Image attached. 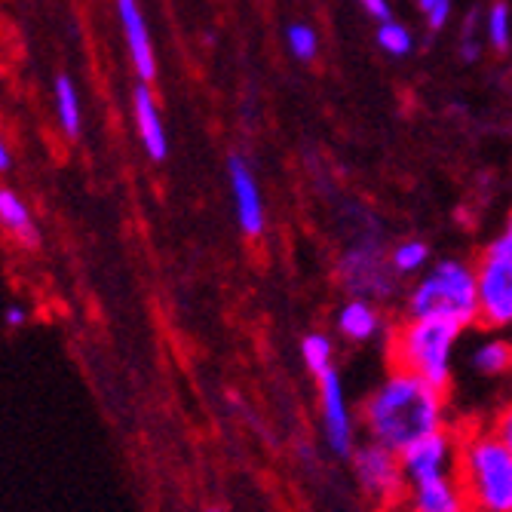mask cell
Segmentation results:
<instances>
[{
	"instance_id": "obj_1",
	"label": "cell",
	"mask_w": 512,
	"mask_h": 512,
	"mask_svg": "<svg viewBox=\"0 0 512 512\" xmlns=\"http://www.w3.org/2000/svg\"><path fill=\"white\" fill-rule=\"evenodd\" d=\"M445 396V390L417 378L414 371L393 365L390 375L371 390L362 405L365 436L393 451H402L421 436L448 427Z\"/></svg>"
},
{
	"instance_id": "obj_2",
	"label": "cell",
	"mask_w": 512,
	"mask_h": 512,
	"mask_svg": "<svg viewBox=\"0 0 512 512\" xmlns=\"http://www.w3.org/2000/svg\"><path fill=\"white\" fill-rule=\"evenodd\" d=\"M457 479L473 512H512V448L494 427L460 433Z\"/></svg>"
},
{
	"instance_id": "obj_3",
	"label": "cell",
	"mask_w": 512,
	"mask_h": 512,
	"mask_svg": "<svg viewBox=\"0 0 512 512\" xmlns=\"http://www.w3.org/2000/svg\"><path fill=\"white\" fill-rule=\"evenodd\" d=\"M460 335L463 329L457 322L433 316H408L396 325L390 338V362L396 368L414 371L417 378H424L448 393L454 378V347Z\"/></svg>"
},
{
	"instance_id": "obj_4",
	"label": "cell",
	"mask_w": 512,
	"mask_h": 512,
	"mask_svg": "<svg viewBox=\"0 0 512 512\" xmlns=\"http://www.w3.org/2000/svg\"><path fill=\"white\" fill-rule=\"evenodd\" d=\"M408 316H433L470 329L479 322L476 267L463 261H442L408 295Z\"/></svg>"
},
{
	"instance_id": "obj_5",
	"label": "cell",
	"mask_w": 512,
	"mask_h": 512,
	"mask_svg": "<svg viewBox=\"0 0 512 512\" xmlns=\"http://www.w3.org/2000/svg\"><path fill=\"white\" fill-rule=\"evenodd\" d=\"M350 463H353V476H356L359 488L365 491V497L371 503H378L384 512H399V506L408 494V476L402 470L399 451H393L375 439H365L362 445L353 448Z\"/></svg>"
},
{
	"instance_id": "obj_6",
	"label": "cell",
	"mask_w": 512,
	"mask_h": 512,
	"mask_svg": "<svg viewBox=\"0 0 512 512\" xmlns=\"http://www.w3.org/2000/svg\"><path fill=\"white\" fill-rule=\"evenodd\" d=\"M479 322L488 329H512V258L485 252L476 267Z\"/></svg>"
},
{
	"instance_id": "obj_7",
	"label": "cell",
	"mask_w": 512,
	"mask_h": 512,
	"mask_svg": "<svg viewBox=\"0 0 512 512\" xmlns=\"http://www.w3.org/2000/svg\"><path fill=\"white\" fill-rule=\"evenodd\" d=\"M399 457H402V470L408 476V485L451 476V473H457L460 433H454L451 427H442L430 436H421L417 442H411L408 448H402Z\"/></svg>"
},
{
	"instance_id": "obj_8",
	"label": "cell",
	"mask_w": 512,
	"mask_h": 512,
	"mask_svg": "<svg viewBox=\"0 0 512 512\" xmlns=\"http://www.w3.org/2000/svg\"><path fill=\"white\" fill-rule=\"evenodd\" d=\"M316 381H319V405H322V430L325 439H329V448L341 457H350L356 448V427H353V414L347 405L341 375L335 368H329Z\"/></svg>"
},
{
	"instance_id": "obj_9",
	"label": "cell",
	"mask_w": 512,
	"mask_h": 512,
	"mask_svg": "<svg viewBox=\"0 0 512 512\" xmlns=\"http://www.w3.org/2000/svg\"><path fill=\"white\" fill-rule=\"evenodd\" d=\"M399 512H473V503L467 491H463L457 473H451V476L408 485Z\"/></svg>"
},
{
	"instance_id": "obj_10",
	"label": "cell",
	"mask_w": 512,
	"mask_h": 512,
	"mask_svg": "<svg viewBox=\"0 0 512 512\" xmlns=\"http://www.w3.org/2000/svg\"><path fill=\"white\" fill-rule=\"evenodd\" d=\"M227 169H230V191H234V209H237L240 230L255 240L264 230V203H261V191L255 184V175L243 157H230Z\"/></svg>"
},
{
	"instance_id": "obj_11",
	"label": "cell",
	"mask_w": 512,
	"mask_h": 512,
	"mask_svg": "<svg viewBox=\"0 0 512 512\" xmlns=\"http://www.w3.org/2000/svg\"><path fill=\"white\" fill-rule=\"evenodd\" d=\"M387 267L371 249H356L341 261V276H344V286L356 295V298H378L393 292L390 283V273Z\"/></svg>"
},
{
	"instance_id": "obj_12",
	"label": "cell",
	"mask_w": 512,
	"mask_h": 512,
	"mask_svg": "<svg viewBox=\"0 0 512 512\" xmlns=\"http://www.w3.org/2000/svg\"><path fill=\"white\" fill-rule=\"evenodd\" d=\"M117 16H120L123 34H126V46H129V56H132V65H135L138 77H142L145 83L154 80L157 59H154L148 22H145L142 7H138V0H117Z\"/></svg>"
},
{
	"instance_id": "obj_13",
	"label": "cell",
	"mask_w": 512,
	"mask_h": 512,
	"mask_svg": "<svg viewBox=\"0 0 512 512\" xmlns=\"http://www.w3.org/2000/svg\"><path fill=\"white\" fill-rule=\"evenodd\" d=\"M135 123H138V138H142L145 151H148L154 160H166L169 142H166L163 117H160L157 102H154L151 89H148L145 83L135 89Z\"/></svg>"
},
{
	"instance_id": "obj_14",
	"label": "cell",
	"mask_w": 512,
	"mask_h": 512,
	"mask_svg": "<svg viewBox=\"0 0 512 512\" xmlns=\"http://www.w3.org/2000/svg\"><path fill=\"white\" fill-rule=\"evenodd\" d=\"M338 329H341V335H344L347 341L365 344V341H371V338L378 335V329H381V316H378V310L371 307L368 301L353 298V301H347V304L341 307V313H338Z\"/></svg>"
},
{
	"instance_id": "obj_15",
	"label": "cell",
	"mask_w": 512,
	"mask_h": 512,
	"mask_svg": "<svg viewBox=\"0 0 512 512\" xmlns=\"http://www.w3.org/2000/svg\"><path fill=\"white\" fill-rule=\"evenodd\" d=\"M470 365L476 375L482 378H503L512 371V341L506 338H488L482 341L473 356H470Z\"/></svg>"
},
{
	"instance_id": "obj_16",
	"label": "cell",
	"mask_w": 512,
	"mask_h": 512,
	"mask_svg": "<svg viewBox=\"0 0 512 512\" xmlns=\"http://www.w3.org/2000/svg\"><path fill=\"white\" fill-rule=\"evenodd\" d=\"M0 221H4L19 240H25L28 246H37V227L31 221V212L25 209V203L13 194L0 188Z\"/></svg>"
},
{
	"instance_id": "obj_17",
	"label": "cell",
	"mask_w": 512,
	"mask_h": 512,
	"mask_svg": "<svg viewBox=\"0 0 512 512\" xmlns=\"http://www.w3.org/2000/svg\"><path fill=\"white\" fill-rule=\"evenodd\" d=\"M301 356H304L307 371H310V375H316V378H322L325 371L335 368V365H332L335 347H332V341L325 338L322 332H313V335H307V338L301 341Z\"/></svg>"
},
{
	"instance_id": "obj_18",
	"label": "cell",
	"mask_w": 512,
	"mask_h": 512,
	"mask_svg": "<svg viewBox=\"0 0 512 512\" xmlns=\"http://www.w3.org/2000/svg\"><path fill=\"white\" fill-rule=\"evenodd\" d=\"M56 108H59V120H62L65 132L77 135L80 132V102H77V89H74L71 77L56 80Z\"/></svg>"
},
{
	"instance_id": "obj_19",
	"label": "cell",
	"mask_w": 512,
	"mask_h": 512,
	"mask_svg": "<svg viewBox=\"0 0 512 512\" xmlns=\"http://www.w3.org/2000/svg\"><path fill=\"white\" fill-rule=\"evenodd\" d=\"M427 255H430V249H427L424 243L405 240V243H399V246L393 249L390 264H393V270H396L399 276H411V273H417V270H421V267L427 264Z\"/></svg>"
},
{
	"instance_id": "obj_20",
	"label": "cell",
	"mask_w": 512,
	"mask_h": 512,
	"mask_svg": "<svg viewBox=\"0 0 512 512\" xmlns=\"http://www.w3.org/2000/svg\"><path fill=\"white\" fill-rule=\"evenodd\" d=\"M485 34L494 50H506L512 40V19H509V7L506 4H494L485 16Z\"/></svg>"
},
{
	"instance_id": "obj_21",
	"label": "cell",
	"mask_w": 512,
	"mask_h": 512,
	"mask_svg": "<svg viewBox=\"0 0 512 512\" xmlns=\"http://www.w3.org/2000/svg\"><path fill=\"white\" fill-rule=\"evenodd\" d=\"M378 46L390 56H405L411 50V34H408L405 25H399L393 19H384L378 25Z\"/></svg>"
},
{
	"instance_id": "obj_22",
	"label": "cell",
	"mask_w": 512,
	"mask_h": 512,
	"mask_svg": "<svg viewBox=\"0 0 512 512\" xmlns=\"http://www.w3.org/2000/svg\"><path fill=\"white\" fill-rule=\"evenodd\" d=\"M286 40H289V50L301 59V62H310V59H316V50H319V37H316V31L310 28V25H304V22H295L292 28H289V34H286Z\"/></svg>"
},
{
	"instance_id": "obj_23",
	"label": "cell",
	"mask_w": 512,
	"mask_h": 512,
	"mask_svg": "<svg viewBox=\"0 0 512 512\" xmlns=\"http://www.w3.org/2000/svg\"><path fill=\"white\" fill-rule=\"evenodd\" d=\"M491 427H494V430L500 433V439L512 448V399L494 414V424H491Z\"/></svg>"
},
{
	"instance_id": "obj_24",
	"label": "cell",
	"mask_w": 512,
	"mask_h": 512,
	"mask_svg": "<svg viewBox=\"0 0 512 512\" xmlns=\"http://www.w3.org/2000/svg\"><path fill=\"white\" fill-rule=\"evenodd\" d=\"M451 19V0H436V4L427 10V25L430 31H442Z\"/></svg>"
},
{
	"instance_id": "obj_25",
	"label": "cell",
	"mask_w": 512,
	"mask_h": 512,
	"mask_svg": "<svg viewBox=\"0 0 512 512\" xmlns=\"http://www.w3.org/2000/svg\"><path fill=\"white\" fill-rule=\"evenodd\" d=\"M488 252H497V255L512 258V215H509V221H506V227H503V234L488 246Z\"/></svg>"
},
{
	"instance_id": "obj_26",
	"label": "cell",
	"mask_w": 512,
	"mask_h": 512,
	"mask_svg": "<svg viewBox=\"0 0 512 512\" xmlns=\"http://www.w3.org/2000/svg\"><path fill=\"white\" fill-rule=\"evenodd\" d=\"M359 4L365 7L368 16H375V19H390V7H387V0H359Z\"/></svg>"
},
{
	"instance_id": "obj_27",
	"label": "cell",
	"mask_w": 512,
	"mask_h": 512,
	"mask_svg": "<svg viewBox=\"0 0 512 512\" xmlns=\"http://www.w3.org/2000/svg\"><path fill=\"white\" fill-rule=\"evenodd\" d=\"M7 322H10V325H22V322H25V310H22V307H10V310H7Z\"/></svg>"
},
{
	"instance_id": "obj_28",
	"label": "cell",
	"mask_w": 512,
	"mask_h": 512,
	"mask_svg": "<svg viewBox=\"0 0 512 512\" xmlns=\"http://www.w3.org/2000/svg\"><path fill=\"white\" fill-rule=\"evenodd\" d=\"M10 169V154H7V145L0 142V172H7Z\"/></svg>"
},
{
	"instance_id": "obj_29",
	"label": "cell",
	"mask_w": 512,
	"mask_h": 512,
	"mask_svg": "<svg viewBox=\"0 0 512 512\" xmlns=\"http://www.w3.org/2000/svg\"><path fill=\"white\" fill-rule=\"evenodd\" d=\"M417 4H421V10H424V13H427V10H430V7H433V4H436V0H417Z\"/></svg>"
},
{
	"instance_id": "obj_30",
	"label": "cell",
	"mask_w": 512,
	"mask_h": 512,
	"mask_svg": "<svg viewBox=\"0 0 512 512\" xmlns=\"http://www.w3.org/2000/svg\"><path fill=\"white\" fill-rule=\"evenodd\" d=\"M209 512H221V509H209Z\"/></svg>"
}]
</instances>
